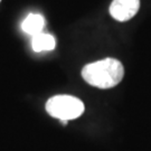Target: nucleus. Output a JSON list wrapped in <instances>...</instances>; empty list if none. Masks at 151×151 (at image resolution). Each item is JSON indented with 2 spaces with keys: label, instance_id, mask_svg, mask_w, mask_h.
Listing matches in <instances>:
<instances>
[{
  "label": "nucleus",
  "instance_id": "1",
  "mask_svg": "<svg viewBox=\"0 0 151 151\" xmlns=\"http://www.w3.org/2000/svg\"><path fill=\"white\" fill-rule=\"evenodd\" d=\"M123 76V65L115 58L97 60L85 65L82 70V77L86 83L103 90L116 86Z\"/></svg>",
  "mask_w": 151,
  "mask_h": 151
},
{
  "label": "nucleus",
  "instance_id": "2",
  "mask_svg": "<svg viewBox=\"0 0 151 151\" xmlns=\"http://www.w3.org/2000/svg\"><path fill=\"white\" fill-rule=\"evenodd\" d=\"M46 110L49 115L66 124L68 120L81 116L84 112V104L77 97L70 95H56L46 103Z\"/></svg>",
  "mask_w": 151,
  "mask_h": 151
},
{
  "label": "nucleus",
  "instance_id": "3",
  "mask_svg": "<svg viewBox=\"0 0 151 151\" xmlns=\"http://www.w3.org/2000/svg\"><path fill=\"white\" fill-rule=\"evenodd\" d=\"M140 0H113L110 6V15L118 22H127L137 15Z\"/></svg>",
  "mask_w": 151,
  "mask_h": 151
},
{
  "label": "nucleus",
  "instance_id": "4",
  "mask_svg": "<svg viewBox=\"0 0 151 151\" xmlns=\"http://www.w3.org/2000/svg\"><path fill=\"white\" fill-rule=\"evenodd\" d=\"M44 25H45V20H44L42 15L30 14L22 22V27L24 32L29 34V35H32V37H34V36H36L38 34L43 32Z\"/></svg>",
  "mask_w": 151,
  "mask_h": 151
},
{
  "label": "nucleus",
  "instance_id": "5",
  "mask_svg": "<svg viewBox=\"0 0 151 151\" xmlns=\"http://www.w3.org/2000/svg\"><path fill=\"white\" fill-rule=\"evenodd\" d=\"M32 49L35 52H44V50H53L56 46L55 38L49 34L40 32L32 37Z\"/></svg>",
  "mask_w": 151,
  "mask_h": 151
}]
</instances>
